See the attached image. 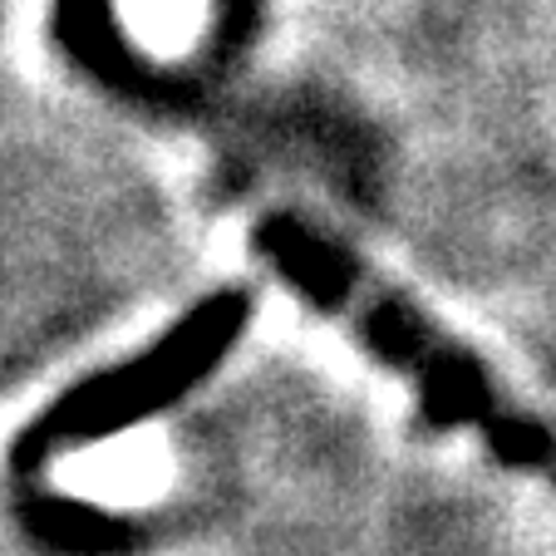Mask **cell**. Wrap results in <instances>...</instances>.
I'll list each match as a JSON object with an SVG mask.
<instances>
[{"label": "cell", "mask_w": 556, "mask_h": 556, "mask_svg": "<svg viewBox=\"0 0 556 556\" xmlns=\"http://www.w3.org/2000/svg\"><path fill=\"white\" fill-rule=\"evenodd\" d=\"M252 242L281 281L340 315L414 389L439 429L468 433L497 468L546 488L556 503V419L527 404L468 340L443 330L400 286L379 281L355 252H340L311 222L276 212L256 222Z\"/></svg>", "instance_id": "1"}]
</instances>
